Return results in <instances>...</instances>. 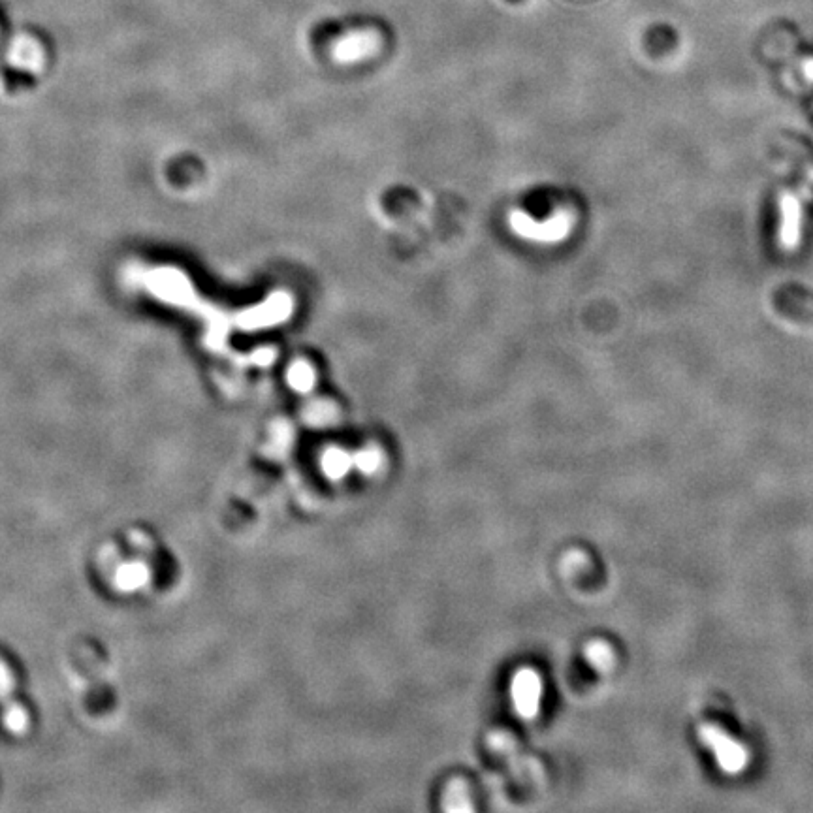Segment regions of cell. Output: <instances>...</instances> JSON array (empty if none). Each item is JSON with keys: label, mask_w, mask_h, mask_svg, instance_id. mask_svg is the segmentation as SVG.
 <instances>
[{"label": "cell", "mask_w": 813, "mask_h": 813, "mask_svg": "<svg viewBox=\"0 0 813 813\" xmlns=\"http://www.w3.org/2000/svg\"><path fill=\"white\" fill-rule=\"evenodd\" d=\"M699 740H701L702 746H706L708 750L712 751L719 770L723 774L738 776L746 770L748 761H750V753L746 750V746L742 742L734 740L731 734L725 733L718 725L702 723L699 727Z\"/></svg>", "instance_id": "6da1fadb"}, {"label": "cell", "mask_w": 813, "mask_h": 813, "mask_svg": "<svg viewBox=\"0 0 813 813\" xmlns=\"http://www.w3.org/2000/svg\"><path fill=\"white\" fill-rule=\"evenodd\" d=\"M511 701L514 712L522 719L537 718L541 710L542 680L531 669L518 670L511 682Z\"/></svg>", "instance_id": "7a4b0ae2"}, {"label": "cell", "mask_w": 813, "mask_h": 813, "mask_svg": "<svg viewBox=\"0 0 813 813\" xmlns=\"http://www.w3.org/2000/svg\"><path fill=\"white\" fill-rule=\"evenodd\" d=\"M511 223L518 234L539 241H559L567 236L571 228V219L567 213H559L546 223H535L524 213H514Z\"/></svg>", "instance_id": "3957f363"}, {"label": "cell", "mask_w": 813, "mask_h": 813, "mask_svg": "<svg viewBox=\"0 0 813 813\" xmlns=\"http://www.w3.org/2000/svg\"><path fill=\"white\" fill-rule=\"evenodd\" d=\"M780 245L787 251H795L802 234V206L793 194H783L780 198Z\"/></svg>", "instance_id": "277c9868"}, {"label": "cell", "mask_w": 813, "mask_h": 813, "mask_svg": "<svg viewBox=\"0 0 813 813\" xmlns=\"http://www.w3.org/2000/svg\"><path fill=\"white\" fill-rule=\"evenodd\" d=\"M151 582V569L144 561H125L117 565L113 573V586L121 593H138L145 590Z\"/></svg>", "instance_id": "5b68a950"}, {"label": "cell", "mask_w": 813, "mask_h": 813, "mask_svg": "<svg viewBox=\"0 0 813 813\" xmlns=\"http://www.w3.org/2000/svg\"><path fill=\"white\" fill-rule=\"evenodd\" d=\"M375 36L371 32H358V34H351L347 38H343L337 48H335V57L343 63H352L356 59H362L369 55L375 49Z\"/></svg>", "instance_id": "8992f818"}, {"label": "cell", "mask_w": 813, "mask_h": 813, "mask_svg": "<svg viewBox=\"0 0 813 813\" xmlns=\"http://www.w3.org/2000/svg\"><path fill=\"white\" fill-rule=\"evenodd\" d=\"M320 469L326 479H345L352 469V456L341 448H328L320 458Z\"/></svg>", "instance_id": "52a82bcc"}, {"label": "cell", "mask_w": 813, "mask_h": 813, "mask_svg": "<svg viewBox=\"0 0 813 813\" xmlns=\"http://www.w3.org/2000/svg\"><path fill=\"white\" fill-rule=\"evenodd\" d=\"M584 655H586L590 667H593L597 672H608L614 667V652L603 640L590 642L586 646V650H584Z\"/></svg>", "instance_id": "ba28073f"}, {"label": "cell", "mask_w": 813, "mask_h": 813, "mask_svg": "<svg viewBox=\"0 0 813 813\" xmlns=\"http://www.w3.org/2000/svg\"><path fill=\"white\" fill-rule=\"evenodd\" d=\"M383 465V456L377 448H364L352 456V469L362 475H375Z\"/></svg>", "instance_id": "9c48e42d"}, {"label": "cell", "mask_w": 813, "mask_h": 813, "mask_svg": "<svg viewBox=\"0 0 813 813\" xmlns=\"http://www.w3.org/2000/svg\"><path fill=\"white\" fill-rule=\"evenodd\" d=\"M288 384H290V388H294L296 392L305 394V392H309V390L315 386V373H313V369L307 366V364L298 362V364H294V366L288 369Z\"/></svg>", "instance_id": "30bf717a"}, {"label": "cell", "mask_w": 813, "mask_h": 813, "mask_svg": "<svg viewBox=\"0 0 813 813\" xmlns=\"http://www.w3.org/2000/svg\"><path fill=\"white\" fill-rule=\"evenodd\" d=\"M334 405L326 403V401H315L309 405V409L305 411V420L309 426H328L334 422Z\"/></svg>", "instance_id": "8fae6325"}, {"label": "cell", "mask_w": 813, "mask_h": 813, "mask_svg": "<svg viewBox=\"0 0 813 813\" xmlns=\"http://www.w3.org/2000/svg\"><path fill=\"white\" fill-rule=\"evenodd\" d=\"M2 721H4V727H6L10 733H25L27 727H29V714H27V710H25L21 704H12V706H8V708L4 710Z\"/></svg>", "instance_id": "7c38bea8"}, {"label": "cell", "mask_w": 813, "mask_h": 813, "mask_svg": "<svg viewBox=\"0 0 813 813\" xmlns=\"http://www.w3.org/2000/svg\"><path fill=\"white\" fill-rule=\"evenodd\" d=\"M292 439H294V433H292V428L288 426V424H277V426H273V431H271V448L273 450H279V452H285L290 445H292Z\"/></svg>", "instance_id": "4fadbf2b"}, {"label": "cell", "mask_w": 813, "mask_h": 813, "mask_svg": "<svg viewBox=\"0 0 813 813\" xmlns=\"http://www.w3.org/2000/svg\"><path fill=\"white\" fill-rule=\"evenodd\" d=\"M447 798H454L456 800V804L450 808V810H471V806H469V800H467V791H465V787L463 785H452L450 789H448Z\"/></svg>", "instance_id": "5bb4252c"}, {"label": "cell", "mask_w": 813, "mask_h": 813, "mask_svg": "<svg viewBox=\"0 0 813 813\" xmlns=\"http://www.w3.org/2000/svg\"><path fill=\"white\" fill-rule=\"evenodd\" d=\"M14 689V678L10 669L0 661V699Z\"/></svg>", "instance_id": "9a60e30c"}, {"label": "cell", "mask_w": 813, "mask_h": 813, "mask_svg": "<svg viewBox=\"0 0 813 813\" xmlns=\"http://www.w3.org/2000/svg\"><path fill=\"white\" fill-rule=\"evenodd\" d=\"M804 72H806L808 80H813V61H810V63H806V66H804Z\"/></svg>", "instance_id": "2e32d148"}]
</instances>
